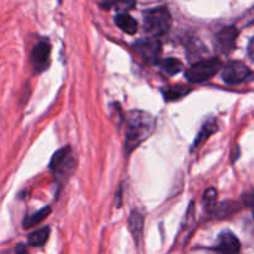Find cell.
<instances>
[{
    "label": "cell",
    "instance_id": "1",
    "mask_svg": "<svg viewBox=\"0 0 254 254\" xmlns=\"http://www.w3.org/2000/svg\"><path fill=\"white\" fill-rule=\"evenodd\" d=\"M126 151L130 154L153 134L155 118L144 111H131L127 116Z\"/></svg>",
    "mask_w": 254,
    "mask_h": 254
},
{
    "label": "cell",
    "instance_id": "2",
    "mask_svg": "<svg viewBox=\"0 0 254 254\" xmlns=\"http://www.w3.org/2000/svg\"><path fill=\"white\" fill-rule=\"evenodd\" d=\"M144 31L149 37L165 35L171 27V14L165 6H156L144 11Z\"/></svg>",
    "mask_w": 254,
    "mask_h": 254
},
{
    "label": "cell",
    "instance_id": "3",
    "mask_svg": "<svg viewBox=\"0 0 254 254\" xmlns=\"http://www.w3.org/2000/svg\"><path fill=\"white\" fill-rule=\"evenodd\" d=\"M222 64L218 59L212 57V59L203 60V61L196 62L195 64L186 69V78L192 83H198V82H205L207 79L212 78L216 73L221 69Z\"/></svg>",
    "mask_w": 254,
    "mask_h": 254
},
{
    "label": "cell",
    "instance_id": "4",
    "mask_svg": "<svg viewBox=\"0 0 254 254\" xmlns=\"http://www.w3.org/2000/svg\"><path fill=\"white\" fill-rule=\"evenodd\" d=\"M74 168H76V159L69 146L56 151L50 163V170L52 171V174L62 178L71 175Z\"/></svg>",
    "mask_w": 254,
    "mask_h": 254
},
{
    "label": "cell",
    "instance_id": "5",
    "mask_svg": "<svg viewBox=\"0 0 254 254\" xmlns=\"http://www.w3.org/2000/svg\"><path fill=\"white\" fill-rule=\"evenodd\" d=\"M252 77V71L241 61H231L222 68V79L227 84H240Z\"/></svg>",
    "mask_w": 254,
    "mask_h": 254
},
{
    "label": "cell",
    "instance_id": "6",
    "mask_svg": "<svg viewBox=\"0 0 254 254\" xmlns=\"http://www.w3.org/2000/svg\"><path fill=\"white\" fill-rule=\"evenodd\" d=\"M136 54L148 64H155L161 54V42L156 37H146L134 44Z\"/></svg>",
    "mask_w": 254,
    "mask_h": 254
},
{
    "label": "cell",
    "instance_id": "7",
    "mask_svg": "<svg viewBox=\"0 0 254 254\" xmlns=\"http://www.w3.org/2000/svg\"><path fill=\"white\" fill-rule=\"evenodd\" d=\"M50 52H51V46L47 41H40L32 47L30 61L35 72H41L46 69V67L49 66Z\"/></svg>",
    "mask_w": 254,
    "mask_h": 254
},
{
    "label": "cell",
    "instance_id": "8",
    "mask_svg": "<svg viewBox=\"0 0 254 254\" xmlns=\"http://www.w3.org/2000/svg\"><path fill=\"white\" fill-rule=\"evenodd\" d=\"M212 250L221 254H240L241 242L231 231H223L218 236L217 245Z\"/></svg>",
    "mask_w": 254,
    "mask_h": 254
},
{
    "label": "cell",
    "instance_id": "9",
    "mask_svg": "<svg viewBox=\"0 0 254 254\" xmlns=\"http://www.w3.org/2000/svg\"><path fill=\"white\" fill-rule=\"evenodd\" d=\"M240 31L236 26H227L223 27L216 36V41H217L218 47L223 54H230L233 51L236 47V40H237Z\"/></svg>",
    "mask_w": 254,
    "mask_h": 254
},
{
    "label": "cell",
    "instance_id": "10",
    "mask_svg": "<svg viewBox=\"0 0 254 254\" xmlns=\"http://www.w3.org/2000/svg\"><path fill=\"white\" fill-rule=\"evenodd\" d=\"M128 225L130 233L133 235L135 242H138L141 238V233H143L144 228V216L139 210H133L129 215Z\"/></svg>",
    "mask_w": 254,
    "mask_h": 254
},
{
    "label": "cell",
    "instance_id": "11",
    "mask_svg": "<svg viewBox=\"0 0 254 254\" xmlns=\"http://www.w3.org/2000/svg\"><path fill=\"white\" fill-rule=\"evenodd\" d=\"M114 21H116L117 26L121 27L126 34L134 35L138 31V22H136L135 20H134V17H131L130 15L122 12V14L116 15Z\"/></svg>",
    "mask_w": 254,
    "mask_h": 254
},
{
    "label": "cell",
    "instance_id": "12",
    "mask_svg": "<svg viewBox=\"0 0 254 254\" xmlns=\"http://www.w3.org/2000/svg\"><path fill=\"white\" fill-rule=\"evenodd\" d=\"M50 213H51V207H50V206H46V207H44V208H41V210L34 212L32 215L26 216L24 220V222H22V226H24L25 230L35 227V226L40 225V222H42V221H44L45 218L50 215Z\"/></svg>",
    "mask_w": 254,
    "mask_h": 254
},
{
    "label": "cell",
    "instance_id": "13",
    "mask_svg": "<svg viewBox=\"0 0 254 254\" xmlns=\"http://www.w3.org/2000/svg\"><path fill=\"white\" fill-rule=\"evenodd\" d=\"M50 233H51L50 227L40 228V230L30 233L29 237H27V243L31 247H42L47 242V240H49Z\"/></svg>",
    "mask_w": 254,
    "mask_h": 254
},
{
    "label": "cell",
    "instance_id": "14",
    "mask_svg": "<svg viewBox=\"0 0 254 254\" xmlns=\"http://www.w3.org/2000/svg\"><path fill=\"white\" fill-rule=\"evenodd\" d=\"M217 130V124H216L215 121H210L207 122V123L205 124V126L202 127V129H201L200 134L197 135V138H196L195 143H193V149H198L201 145H202L203 143H205L206 140H207L208 138H210L211 135H212L215 131Z\"/></svg>",
    "mask_w": 254,
    "mask_h": 254
},
{
    "label": "cell",
    "instance_id": "15",
    "mask_svg": "<svg viewBox=\"0 0 254 254\" xmlns=\"http://www.w3.org/2000/svg\"><path fill=\"white\" fill-rule=\"evenodd\" d=\"M160 67L166 74H169V76H174V74L183 71L184 64L180 61V60L171 57V59L163 60V61L160 62Z\"/></svg>",
    "mask_w": 254,
    "mask_h": 254
},
{
    "label": "cell",
    "instance_id": "16",
    "mask_svg": "<svg viewBox=\"0 0 254 254\" xmlns=\"http://www.w3.org/2000/svg\"><path fill=\"white\" fill-rule=\"evenodd\" d=\"M191 88L186 86H174L165 88L163 91L164 97H165L166 101H176L179 98H183L186 94L190 93Z\"/></svg>",
    "mask_w": 254,
    "mask_h": 254
},
{
    "label": "cell",
    "instance_id": "17",
    "mask_svg": "<svg viewBox=\"0 0 254 254\" xmlns=\"http://www.w3.org/2000/svg\"><path fill=\"white\" fill-rule=\"evenodd\" d=\"M202 201L207 210H213V207L216 206V201H217V191H216V189H207L203 193Z\"/></svg>",
    "mask_w": 254,
    "mask_h": 254
},
{
    "label": "cell",
    "instance_id": "18",
    "mask_svg": "<svg viewBox=\"0 0 254 254\" xmlns=\"http://www.w3.org/2000/svg\"><path fill=\"white\" fill-rule=\"evenodd\" d=\"M243 202H245V205L248 206V207L254 208V191L243 195Z\"/></svg>",
    "mask_w": 254,
    "mask_h": 254
},
{
    "label": "cell",
    "instance_id": "19",
    "mask_svg": "<svg viewBox=\"0 0 254 254\" xmlns=\"http://www.w3.org/2000/svg\"><path fill=\"white\" fill-rule=\"evenodd\" d=\"M15 254H29L26 246L21 245V243H20V245H17L16 248H15Z\"/></svg>",
    "mask_w": 254,
    "mask_h": 254
},
{
    "label": "cell",
    "instance_id": "20",
    "mask_svg": "<svg viewBox=\"0 0 254 254\" xmlns=\"http://www.w3.org/2000/svg\"><path fill=\"white\" fill-rule=\"evenodd\" d=\"M248 55H250L251 60L254 61V37L250 41V45H248Z\"/></svg>",
    "mask_w": 254,
    "mask_h": 254
},
{
    "label": "cell",
    "instance_id": "21",
    "mask_svg": "<svg viewBox=\"0 0 254 254\" xmlns=\"http://www.w3.org/2000/svg\"><path fill=\"white\" fill-rule=\"evenodd\" d=\"M253 216H254V211H253Z\"/></svg>",
    "mask_w": 254,
    "mask_h": 254
}]
</instances>
